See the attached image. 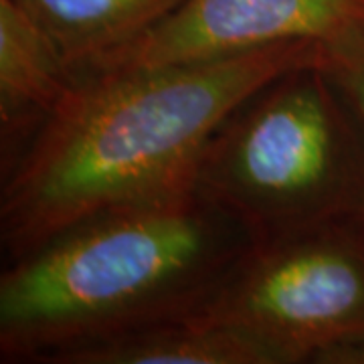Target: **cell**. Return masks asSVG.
Wrapping results in <instances>:
<instances>
[{"label": "cell", "instance_id": "obj_1", "mask_svg": "<svg viewBox=\"0 0 364 364\" xmlns=\"http://www.w3.org/2000/svg\"><path fill=\"white\" fill-rule=\"evenodd\" d=\"M318 57V41H291L205 61L75 73L63 104L2 174L4 261L95 213L191 191L205 146L235 107Z\"/></svg>", "mask_w": 364, "mask_h": 364}, {"label": "cell", "instance_id": "obj_2", "mask_svg": "<svg viewBox=\"0 0 364 364\" xmlns=\"http://www.w3.org/2000/svg\"><path fill=\"white\" fill-rule=\"evenodd\" d=\"M251 243L193 188L73 223L0 275V363L193 316Z\"/></svg>", "mask_w": 364, "mask_h": 364}, {"label": "cell", "instance_id": "obj_3", "mask_svg": "<svg viewBox=\"0 0 364 364\" xmlns=\"http://www.w3.org/2000/svg\"><path fill=\"white\" fill-rule=\"evenodd\" d=\"M193 191L253 241L364 215V136L318 61L235 107L198 158Z\"/></svg>", "mask_w": 364, "mask_h": 364}, {"label": "cell", "instance_id": "obj_4", "mask_svg": "<svg viewBox=\"0 0 364 364\" xmlns=\"http://www.w3.org/2000/svg\"><path fill=\"white\" fill-rule=\"evenodd\" d=\"M191 318L259 338L284 364L364 330V215L253 241Z\"/></svg>", "mask_w": 364, "mask_h": 364}, {"label": "cell", "instance_id": "obj_5", "mask_svg": "<svg viewBox=\"0 0 364 364\" xmlns=\"http://www.w3.org/2000/svg\"><path fill=\"white\" fill-rule=\"evenodd\" d=\"M364 25V0H184L142 37L73 73L217 59L291 41H324Z\"/></svg>", "mask_w": 364, "mask_h": 364}, {"label": "cell", "instance_id": "obj_6", "mask_svg": "<svg viewBox=\"0 0 364 364\" xmlns=\"http://www.w3.org/2000/svg\"><path fill=\"white\" fill-rule=\"evenodd\" d=\"M75 83L57 47L13 0H0V168L23 156Z\"/></svg>", "mask_w": 364, "mask_h": 364}, {"label": "cell", "instance_id": "obj_7", "mask_svg": "<svg viewBox=\"0 0 364 364\" xmlns=\"http://www.w3.org/2000/svg\"><path fill=\"white\" fill-rule=\"evenodd\" d=\"M45 364H284L259 338L231 326L174 318L53 354Z\"/></svg>", "mask_w": 364, "mask_h": 364}, {"label": "cell", "instance_id": "obj_8", "mask_svg": "<svg viewBox=\"0 0 364 364\" xmlns=\"http://www.w3.org/2000/svg\"><path fill=\"white\" fill-rule=\"evenodd\" d=\"M51 37L71 69L142 37L184 0H13Z\"/></svg>", "mask_w": 364, "mask_h": 364}, {"label": "cell", "instance_id": "obj_9", "mask_svg": "<svg viewBox=\"0 0 364 364\" xmlns=\"http://www.w3.org/2000/svg\"><path fill=\"white\" fill-rule=\"evenodd\" d=\"M318 65L338 90L364 136V25L320 43Z\"/></svg>", "mask_w": 364, "mask_h": 364}, {"label": "cell", "instance_id": "obj_10", "mask_svg": "<svg viewBox=\"0 0 364 364\" xmlns=\"http://www.w3.org/2000/svg\"><path fill=\"white\" fill-rule=\"evenodd\" d=\"M312 364H364V330L314 354Z\"/></svg>", "mask_w": 364, "mask_h": 364}]
</instances>
